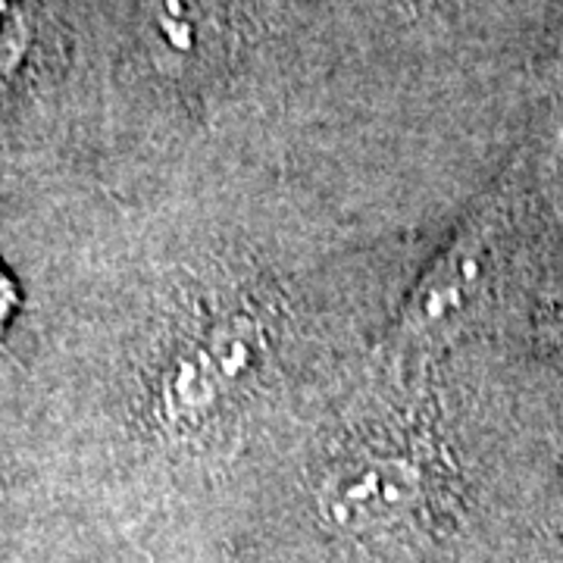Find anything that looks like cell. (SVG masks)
<instances>
[{
  "instance_id": "obj_1",
  "label": "cell",
  "mask_w": 563,
  "mask_h": 563,
  "mask_svg": "<svg viewBox=\"0 0 563 563\" xmlns=\"http://www.w3.org/2000/svg\"><path fill=\"white\" fill-rule=\"evenodd\" d=\"M310 529L344 563H426L435 514L422 466L404 457L329 466L310 492Z\"/></svg>"
},
{
  "instance_id": "obj_2",
  "label": "cell",
  "mask_w": 563,
  "mask_h": 563,
  "mask_svg": "<svg viewBox=\"0 0 563 563\" xmlns=\"http://www.w3.org/2000/svg\"><path fill=\"white\" fill-rule=\"evenodd\" d=\"M504 232L507 201L498 195L479 203L426 266L383 344L385 361L395 369L426 363L476 317L498 269Z\"/></svg>"
},
{
  "instance_id": "obj_3",
  "label": "cell",
  "mask_w": 563,
  "mask_h": 563,
  "mask_svg": "<svg viewBox=\"0 0 563 563\" xmlns=\"http://www.w3.org/2000/svg\"><path fill=\"white\" fill-rule=\"evenodd\" d=\"M263 357V329L254 317L217 320L201 339L181 347L166 366L161 385V413L166 426H195L210 417L232 388L257 369Z\"/></svg>"
},
{
  "instance_id": "obj_4",
  "label": "cell",
  "mask_w": 563,
  "mask_h": 563,
  "mask_svg": "<svg viewBox=\"0 0 563 563\" xmlns=\"http://www.w3.org/2000/svg\"><path fill=\"white\" fill-rule=\"evenodd\" d=\"M201 0H151V22L166 57H191L201 38Z\"/></svg>"
},
{
  "instance_id": "obj_5",
  "label": "cell",
  "mask_w": 563,
  "mask_h": 563,
  "mask_svg": "<svg viewBox=\"0 0 563 563\" xmlns=\"http://www.w3.org/2000/svg\"><path fill=\"white\" fill-rule=\"evenodd\" d=\"M16 20H13V13H10V7H7V0H0V69L3 66H10L13 57H16V51H20V38H16Z\"/></svg>"
},
{
  "instance_id": "obj_6",
  "label": "cell",
  "mask_w": 563,
  "mask_h": 563,
  "mask_svg": "<svg viewBox=\"0 0 563 563\" xmlns=\"http://www.w3.org/2000/svg\"><path fill=\"white\" fill-rule=\"evenodd\" d=\"M16 301H20L16 285H13L10 276L0 269V332H3V325H7V320H10V313L16 310Z\"/></svg>"
}]
</instances>
